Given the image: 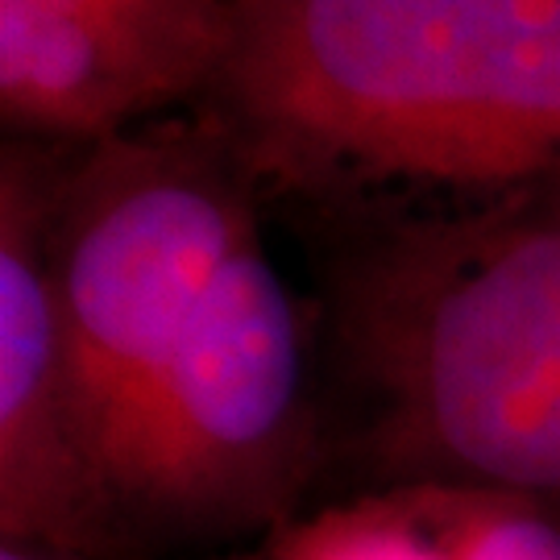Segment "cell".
Instances as JSON below:
<instances>
[{"label":"cell","instance_id":"cell-4","mask_svg":"<svg viewBox=\"0 0 560 560\" xmlns=\"http://www.w3.org/2000/svg\"><path fill=\"white\" fill-rule=\"evenodd\" d=\"M59 145L0 150V544L141 560L75 395L50 249Z\"/></svg>","mask_w":560,"mask_h":560},{"label":"cell","instance_id":"cell-6","mask_svg":"<svg viewBox=\"0 0 560 560\" xmlns=\"http://www.w3.org/2000/svg\"><path fill=\"white\" fill-rule=\"evenodd\" d=\"M221 560H560V502L474 481L361 486Z\"/></svg>","mask_w":560,"mask_h":560},{"label":"cell","instance_id":"cell-7","mask_svg":"<svg viewBox=\"0 0 560 560\" xmlns=\"http://www.w3.org/2000/svg\"><path fill=\"white\" fill-rule=\"evenodd\" d=\"M0 560H80V557L46 552V548H25V544H0Z\"/></svg>","mask_w":560,"mask_h":560},{"label":"cell","instance_id":"cell-3","mask_svg":"<svg viewBox=\"0 0 560 560\" xmlns=\"http://www.w3.org/2000/svg\"><path fill=\"white\" fill-rule=\"evenodd\" d=\"M187 113L270 217L560 187V0H233Z\"/></svg>","mask_w":560,"mask_h":560},{"label":"cell","instance_id":"cell-5","mask_svg":"<svg viewBox=\"0 0 560 560\" xmlns=\"http://www.w3.org/2000/svg\"><path fill=\"white\" fill-rule=\"evenodd\" d=\"M233 0H0L4 138L92 145L196 108Z\"/></svg>","mask_w":560,"mask_h":560},{"label":"cell","instance_id":"cell-2","mask_svg":"<svg viewBox=\"0 0 560 560\" xmlns=\"http://www.w3.org/2000/svg\"><path fill=\"white\" fill-rule=\"evenodd\" d=\"M270 221L316 320V499L474 481L560 502V187Z\"/></svg>","mask_w":560,"mask_h":560},{"label":"cell","instance_id":"cell-1","mask_svg":"<svg viewBox=\"0 0 560 560\" xmlns=\"http://www.w3.org/2000/svg\"><path fill=\"white\" fill-rule=\"evenodd\" d=\"M266 224L254 171L196 113L59 145L62 340L141 560H221L320 490L316 320Z\"/></svg>","mask_w":560,"mask_h":560}]
</instances>
